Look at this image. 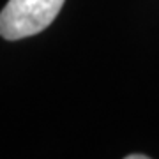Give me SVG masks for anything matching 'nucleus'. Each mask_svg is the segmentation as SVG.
<instances>
[{"label": "nucleus", "instance_id": "2", "mask_svg": "<svg viewBox=\"0 0 159 159\" xmlns=\"http://www.w3.org/2000/svg\"><path fill=\"white\" fill-rule=\"evenodd\" d=\"M148 156H142V154H131L127 156V159H147Z\"/></svg>", "mask_w": 159, "mask_h": 159}, {"label": "nucleus", "instance_id": "1", "mask_svg": "<svg viewBox=\"0 0 159 159\" xmlns=\"http://www.w3.org/2000/svg\"><path fill=\"white\" fill-rule=\"evenodd\" d=\"M66 0H9L0 12V35L7 41L35 35L51 25Z\"/></svg>", "mask_w": 159, "mask_h": 159}]
</instances>
